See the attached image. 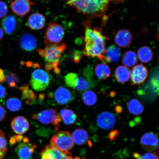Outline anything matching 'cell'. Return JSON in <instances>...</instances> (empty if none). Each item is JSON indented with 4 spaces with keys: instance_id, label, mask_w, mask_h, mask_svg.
<instances>
[{
    "instance_id": "obj_38",
    "label": "cell",
    "mask_w": 159,
    "mask_h": 159,
    "mask_svg": "<svg viewBox=\"0 0 159 159\" xmlns=\"http://www.w3.org/2000/svg\"><path fill=\"white\" fill-rule=\"evenodd\" d=\"M7 95V91L5 88L1 84H0V101L3 100L5 98Z\"/></svg>"
},
{
    "instance_id": "obj_8",
    "label": "cell",
    "mask_w": 159,
    "mask_h": 159,
    "mask_svg": "<svg viewBox=\"0 0 159 159\" xmlns=\"http://www.w3.org/2000/svg\"><path fill=\"white\" fill-rule=\"evenodd\" d=\"M23 141V142L20 143L16 147V153L20 159H31L36 145L30 143L27 138H24Z\"/></svg>"
},
{
    "instance_id": "obj_2",
    "label": "cell",
    "mask_w": 159,
    "mask_h": 159,
    "mask_svg": "<svg viewBox=\"0 0 159 159\" xmlns=\"http://www.w3.org/2000/svg\"><path fill=\"white\" fill-rule=\"evenodd\" d=\"M109 0H69L67 3L79 12L100 17L108 9Z\"/></svg>"
},
{
    "instance_id": "obj_23",
    "label": "cell",
    "mask_w": 159,
    "mask_h": 159,
    "mask_svg": "<svg viewBox=\"0 0 159 159\" xmlns=\"http://www.w3.org/2000/svg\"><path fill=\"white\" fill-rule=\"evenodd\" d=\"M71 136L75 143L80 146L85 144L89 140L88 133L83 129H76L73 132Z\"/></svg>"
},
{
    "instance_id": "obj_10",
    "label": "cell",
    "mask_w": 159,
    "mask_h": 159,
    "mask_svg": "<svg viewBox=\"0 0 159 159\" xmlns=\"http://www.w3.org/2000/svg\"><path fill=\"white\" fill-rule=\"evenodd\" d=\"M33 4L30 0H14L11 3V8L16 15L23 16L31 11Z\"/></svg>"
},
{
    "instance_id": "obj_4",
    "label": "cell",
    "mask_w": 159,
    "mask_h": 159,
    "mask_svg": "<svg viewBox=\"0 0 159 159\" xmlns=\"http://www.w3.org/2000/svg\"><path fill=\"white\" fill-rule=\"evenodd\" d=\"M51 77L48 72L43 70L38 69L33 71L30 83L34 90L38 91L44 90L50 82Z\"/></svg>"
},
{
    "instance_id": "obj_27",
    "label": "cell",
    "mask_w": 159,
    "mask_h": 159,
    "mask_svg": "<svg viewBox=\"0 0 159 159\" xmlns=\"http://www.w3.org/2000/svg\"><path fill=\"white\" fill-rule=\"evenodd\" d=\"M95 72L99 79L105 80L110 76L111 70L110 67L106 63H99L95 67Z\"/></svg>"
},
{
    "instance_id": "obj_14",
    "label": "cell",
    "mask_w": 159,
    "mask_h": 159,
    "mask_svg": "<svg viewBox=\"0 0 159 159\" xmlns=\"http://www.w3.org/2000/svg\"><path fill=\"white\" fill-rule=\"evenodd\" d=\"M158 142L157 135L152 132L146 133L140 139L143 148L148 152H152L156 150L158 147Z\"/></svg>"
},
{
    "instance_id": "obj_24",
    "label": "cell",
    "mask_w": 159,
    "mask_h": 159,
    "mask_svg": "<svg viewBox=\"0 0 159 159\" xmlns=\"http://www.w3.org/2000/svg\"><path fill=\"white\" fill-rule=\"evenodd\" d=\"M138 57L141 62L147 63L152 60L153 53L150 47L144 46L139 48L138 51Z\"/></svg>"
},
{
    "instance_id": "obj_40",
    "label": "cell",
    "mask_w": 159,
    "mask_h": 159,
    "mask_svg": "<svg viewBox=\"0 0 159 159\" xmlns=\"http://www.w3.org/2000/svg\"><path fill=\"white\" fill-rule=\"evenodd\" d=\"M119 135V133L117 130H114L111 131L109 134V138L111 140L116 138Z\"/></svg>"
},
{
    "instance_id": "obj_42",
    "label": "cell",
    "mask_w": 159,
    "mask_h": 159,
    "mask_svg": "<svg viewBox=\"0 0 159 159\" xmlns=\"http://www.w3.org/2000/svg\"><path fill=\"white\" fill-rule=\"evenodd\" d=\"M115 111L118 113H120L122 112L123 109L122 107L120 106V105H117L115 107Z\"/></svg>"
},
{
    "instance_id": "obj_5",
    "label": "cell",
    "mask_w": 159,
    "mask_h": 159,
    "mask_svg": "<svg viewBox=\"0 0 159 159\" xmlns=\"http://www.w3.org/2000/svg\"><path fill=\"white\" fill-rule=\"evenodd\" d=\"M64 35V29L61 25L57 23H50L45 32V44L47 47L58 44L62 40Z\"/></svg>"
},
{
    "instance_id": "obj_15",
    "label": "cell",
    "mask_w": 159,
    "mask_h": 159,
    "mask_svg": "<svg viewBox=\"0 0 159 159\" xmlns=\"http://www.w3.org/2000/svg\"><path fill=\"white\" fill-rule=\"evenodd\" d=\"M19 44L21 48L27 52L34 51L37 47L35 37L30 33H25L20 38Z\"/></svg>"
},
{
    "instance_id": "obj_28",
    "label": "cell",
    "mask_w": 159,
    "mask_h": 159,
    "mask_svg": "<svg viewBox=\"0 0 159 159\" xmlns=\"http://www.w3.org/2000/svg\"><path fill=\"white\" fill-rule=\"evenodd\" d=\"M128 108L131 114L140 115L144 111V107L140 101L136 99H131L128 104Z\"/></svg>"
},
{
    "instance_id": "obj_20",
    "label": "cell",
    "mask_w": 159,
    "mask_h": 159,
    "mask_svg": "<svg viewBox=\"0 0 159 159\" xmlns=\"http://www.w3.org/2000/svg\"><path fill=\"white\" fill-rule=\"evenodd\" d=\"M131 77V71L128 67L120 66L117 67L115 71V77L118 82L121 84L128 82Z\"/></svg>"
},
{
    "instance_id": "obj_13",
    "label": "cell",
    "mask_w": 159,
    "mask_h": 159,
    "mask_svg": "<svg viewBox=\"0 0 159 159\" xmlns=\"http://www.w3.org/2000/svg\"><path fill=\"white\" fill-rule=\"evenodd\" d=\"M97 125L104 130H109L114 128L116 123L114 114L109 112H104L99 114L97 119Z\"/></svg>"
},
{
    "instance_id": "obj_35",
    "label": "cell",
    "mask_w": 159,
    "mask_h": 159,
    "mask_svg": "<svg viewBox=\"0 0 159 159\" xmlns=\"http://www.w3.org/2000/svg\"><path fill=\"white\" fill-rule=\"evenodd\" d=\"M134 156L136 159H158L157 155L155 152L147 153L142 156H140L138 153H134Z\"/></svg>"
},
{
    "instance_id": "obj_19",
    "label": "cell",
    "mask_w": 159,
    "mask_h": 159,
    "mask_svg": "<svg viewBox=\"0 0 159 159\" xmlns=\"http://www.w3.org/2000/svg\"><path fill=\"white\" fill-rule=\"evenodd\" d=\"M121 53L119 48L111 45L105 50L102 61L106 62H116L120 59Z\"/></svg>"
},
{
    "instance_id": "obj_41",
    "label": "cell",
    "mask_w": 159,
    "mask_h": 159,
    "mask_svg": "<svg viewBox=\"0 0 159 159\" xmlns=\"http://www.w3.org/2000/svg\"><path fill=\"white\" fill-rule=\"evenodd\" d=\"M5 81V75L3 71L0 68V83H2Z\"/></svg>"
},
{
    "instance_id": "obj_26",
    "label": "cell",
    "mask_w": 159,
    "mask_h": 159,
    "mask_svg": "<svg viewBox=\"0 0 159 159\" xmlns=\"http://www.w3.org/2000/svg\"><path fill=\"white\" fill-rule=\"evenodd\" d=\"M122 63L126 67L134 66L138 63V57L136 53L132 51L125 52L122 56Z\"/></svg>"
},
{
    "instance_id": "obj_43",
    "label": "cell",
    "mask_w": 159,
    "mask_h": 159,
    "mask_svg": "<svg viewBox=\"0 0 159 159\" xmlns=\"http://www.w3.org/2000/svg\"><path fill=\"white\" fill-rule=\"evenodd\" d=\"M125 0H109V1L112 2L113 3L115 4H117L122 2Z\"/></svg>"
},
{
    "instance_id": "obj_18",
    "label": "cell",
    "mask_w": 159,
    "mask_h": 159,
    "mask_svg": "<svg viewBox=\"0 0 159 159\" xmlns=\"http://www.w3.org/2000/svg\"><path fill=\"white\" fill-rule=\"evenodd\" d=\"M46 19L41 13H35L32 14L27 20V24L30 28L34 30H40L45 26Z\"/></svg>"
},
{
    "instance_id": "obj_11",
    "label": "cell",
    "mask_w": 159,
    "mask_h": 159,
    "mask_svg": "<svg viewBox=\"0 0 159 159\" xmlns=\"http://www.w3.org/2000/svg\"><path fill=\"white\" fill-rule=\"evenodd\" d=\"M148 75V71L146 66L142 64L136 66L131 71L132 84H142L146 80Z\"/></svg>"
},
{
    "instance_id": "obj_21",
    "label": "cell",
    "mask_w": 159,
    "mask_h": 159,
    "mask_svg": "<svg viewBox=\"0 0 159 159\" xmlns=\"http://www.w3.org/2000/svg\"><path fill=\"white\" fill-rule=\"evenodd\" d=\"M17 88L22 92V98L25 101L26 104L31 105L35 102V93L31 89H29V85L27 84Z\"/></svg>"
},
{
    "instance_id": "obj_45",
    "label": "cell",
    "mask_w": 159,
    "mask_h": 159,
    "mask_svg": "<svg viewBox=\"0 0 159 159\" xmlns=\"http://www.w3.org/2000/svg\"><path fill=\"white\" fill-rule=\"evenodd\" d=\"M4 33L2 29L0 27V41L3 38Z\"/></svg>"
},
{
    "instance_id": "obj_29",
    "label": "cell",
    "mask_w": 159,
    "mask_h": 159,
    "mask_svg": "<svg viewBox=\"0 0 159 159\" xmlns=\"http://www.w3.org/2000/svg\"><path fill=\"white\" fill-rule=\"evenodd\" d=\"M92 80L91 78L84 76H78V82L76 89L79 91H83L94 86Z\"/></svg>"
},
{
    "instance_id": "obj_9",
    "label": "cell",
    "mask_w": 159,
    "mask_h": 159,
    "mask_svg": "<svg viewBox=\"0 0 159 159\" xmlns=\"http://www.w3.org/2000/svg\"><path fill=\"white\" fill-rule=\"evenodd\" d=\"M42 159H73L69 152H63L51 145H48L41 152Z\"/></svg>"
},
{
    "instance_id": "obj_17",
    "label": "cell",
    "mask_w": 159,
    "mask_h": 159,
    "mask_svg": "<svg viewBox=\"0 0 159 159\" xmlns=\"http://www.w3.org/2000/svg\"><path fill=\"white\" fill-rule=\"evenodd\" d=\"M132 40V34L128 30H120L115 35V43L119 47L123 48L129 47Z\"/></svg>"
},
{
    "instance_id": "obj_25",
    "label": "cell",
    "mask_w": 159,
    "mask_h": 159,
    "mask_svg": "<svg viewBox=\"0 0 159 159\" xmlns=\"http://www.w3.org/2000/svg\"><path fill=\"white\" fill-rule=\"evenodd\" d=\"M61 119L65 124L70 125L74 124L76 122L77 115L70 109H63L60 111Z\"/></svg>"
},
{
    "instance_id": "obj_33",
    "label": "cell",
    "mask_w": 159,
    "mask_h": 159,
    "mask_svg": "<svg viewBox=\"0 0 159 159\" xmlns=\"http://www.w3.org/2000/svg\"><path fill=\"white\" fill-rule=\"evenodd\" d=\"M7 151V142L5 134L0 130V159H3Z\"/></svg>"
},
{
    "instance_id": "obj_34",
    "label": "cell",
    "mask_w": 159,
    "mask_h": 159,
    "mask_svg": "<svg viewBox=\"0 0 159 159\" xmlns=\"http://www.w3.org/2000/svg\"><path fill=\"white\" fill-rule=\"evenodd\" d=\"M5 81L10 87H15L19 82L20 79L15 73L10 72L5 75Z\"/></svg>"
},
{
    "instance_id": "obj_16",
    "label": "cell",
    "mask_w": 159,
    "mask_h": 159,
    "mask_svg": "<svg viewBox=\"0 0 159 159\" xmlns=\"http://www.w3.org/2000/svg\"><path fill=\"white\" fill-rule=\"evenodd\" d=\"M11 126L14 132L19 135L25 134L30 127L28 121L25 117L22 116L14 118L11 122Z\"/></svg>"
},
{
    "instance_id": "obj_36",
    "label": "cell",
    "mask_w": 159,
    "mask_h": 159,
    "mask_svg": "<svg viewBox=\"0 0 159 159\" xmlns=\"http://www.w3.org/2000/svg\"><path fill=\"white\" fill-rule=\"evenodd\" d=\"M8 8L5 2L0 1V19L2 18L7 15Z\"/></svg>"
},
{
    "instance_id": "obj_12",
    "label": "cell",
    "mask_w": 159,
    "mask_h": 159,
    "mask_svg": "<svg viewBox=\"0 0 159 159\" xmlns=\"http://www.w3.org/2000/svg\"><path fill=\"white\" fill-rule=\"evenodd\" d=\"M54 97L57 104L66 105L74 100L75 95L74 93L65 87H60L55 91Z\"/></svg>"
},
{
    "instance_id": "obj_6",
    "label": "cell",
    "mask_w": 159,
    "mask_h": 159,
    "mask_svg": "<svg viewBox=\"0 0 159 159\" xmlns=\"http://www.w3.org/2000/svg\"><path fill=\"white\" fill-rule=\"evenodd\" d=\"M66 48L65 43H58L47 47L44 49H39L38 52L47 63H53L59 61L61 53Z\"/></svg>"
},
{
    "instance_id": "obj_31",
    "label": "cell",
    "mask_w": 159,
    "mask_h": 159,
    "mask_svg": "<svg viewBox=\"0 0 159 159\" xmlns=\"http://www.w3.org/2000/svg\"><path fill=\"white\" fill-rule=\"evenodd\" d=\"M7 107L12 112H17L20 109L22 103L20 100L16 98H10L7 99L6 102Z\"/></svg>"
},
{
    "instance_id": "obj_3",
    "label": "cell",
    "mask_w": 159,
    "mask_h": 159,
    "mask_svg": "<svg viewBox=\"0 0 159 159\" xmlns=\"http://www.w3.org/2000/svg\"><path fill=\"white\" fill-rule=\"evenodd\" d=\"M50 145L61 152H68L74 147V142L69 132L61 131L52 137Z\"/></svg>"
},
{
    "instance_id": "obj_1",
    "label": "cell",
    "mask_w": 159,
    "mask_h": 159,
    "mask_svg": "<svg viewBox=\"0 0 159 159\" xmlns=\"http://www.w3.org/2000/svg\"><path fill=\"white\" fill-rule=\"evenodd\" d=\"M108 39L100 29L92 28L87 26L85 30L83 54L91 58L98 57L102 61L106 50L105 41Z\"/></svg>"
},
{
    "instance_id": "obj_37",
    "label": "cell",
    "mask_w": 159,
    "mask_h": 159,
    "mask_svg": "<svg viewBox=\"0 0 159 159\" xmlns=\"http://www.w3.org/2000/svg\"><path fill=\"white\" fill-rule=\"evenodd\" d=\"M81 58H82V55L80 52L77 51H75L74 53V57H73L74 62L79 63Z\"/></svg>"
},
{
    "instance_id": "obj_44",
    "label": "cell",
    "mask_w": 159,
    "mask_h": 159,
    "mask_svg": "<svg viewBox=\"0 0 159 159\" xmlns=\"http://www.w3.org/2000/svg\"><path fill=\"white\" fill-rule=\"evenodd\" d=\"M53 71H54V72L55 74H56L57 75L61 73L60 70L58 67L53 69Z\"/></svg>"
},
{
    "instance_id": "obj_46",
    "label": "cell",
    "mask_w": 159,
    "mask_h": 159,
    "mask_svg": "<svg viewBox=\"0 0 159 159\" xmlns=\"http://www.w3.org/2000/svg\"><path fill=\"white\" fill-rule=\"evenodd\" d=\"M74 159H85V158H80L79 157H75Z\"/></svg>"
},
{
    "instance_id": "obj_22",
    "label": "cell",
    "mask_w": 159,
    "mask_h": 159,
    "mask_svg": "<svg viewBox=\"0 0 159 159\" xmlns=\"http://www.w3.org/2000/svg\"><path fill=\"white\" fill-rule=\"evenodd\" d=\"M2 25L5 33L11 34L16 30L17 27L16 20L15 16H9L6 17L2 22Z\"/></svg>"
},
{
    "instance_id": "obj_39",
    "label": "cell",
    "mask_w": 159,
    "mask_h": 159,
    "mask_svg": "<svg viewBox=\"0 0 159 159\" xmlns=\"http://www.w3.org/2000/svg\"><path fill=\"white\" fill-rule=\"evenodd\" d=\"M7 114L5 109L3 107L0 106V122L5 119Z\"/></svg>"
},
{
    "instance_id": "obj_7",
    "label": "cell",
    "mask_w": 159,
    "mask_h": 159,
    "mask_svg": "<svg viewBox=\"0 0 159 159\" xmlns=\"http://www.w3.org/2000/svg\"><path fill=\"white\" fill-rule=\"evenodd\" d=\"M32 118L45 125L52 124L57 129V126L61 122L60 116L57 111L54 109H49L41 111L37 114H34Z\"/></svg>"
},
{
    "instance_id": "obj_32",
    "label": "cell",
    "mask_w": 159,
    "mask_h": 159,
    "mask_svg": "<svg viewBox=\"0 0 159 159\" xmlns=\"http://www.w3.org/2000/svg\"><path fill=\"white\" fill-rule=\"evenodd\" d=\"M65 81L67 86L75 89L78 82V76L76 73H68L65 77Z\"/></svg>"
},
{
    "instance_id": "obj_30",
    "label": "cell",
    "mask_w": 159,
    "mask_h": 159,
    "mask_svg": "<svg viewBox=\"0 0 159 159\" xmlns=\"http://www.w3.org/2000/svg\"><path fill=\"white\" fill-rule=\"evenodd\" d=\"M82 100L85 105L91 106L96 103L97 97L96 94L91 90L85 91L82 95Z\"/></svg>"
}]
</instances>
